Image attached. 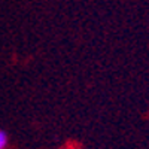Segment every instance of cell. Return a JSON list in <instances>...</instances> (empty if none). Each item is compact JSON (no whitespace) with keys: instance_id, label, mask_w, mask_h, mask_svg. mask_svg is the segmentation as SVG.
Masks as SVG:
<instances>
[{"instance_id":"obj_1","label":"cell","mask_w":149,"mask_h":149,"mask_svg":"<svg viewBox=\"0 0 149 149\" xmlns=\"http://www.w3.org/2000/svg\"><path fill=\"white\" fill-rule=\"evenodd\" d=\"M6 145H8V134L0 130V149H5Z\"/></svg>"}]
</instances>
